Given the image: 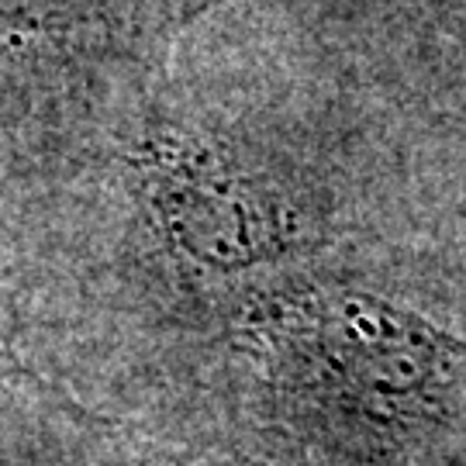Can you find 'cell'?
<instances>
[{"instance_id":"7a4b0ae2","label":"cell","mask_w":466,"mask_h":466,"mask_svg":"<svg viewBox=\"0 0 466 466\" xmlns=\"http://www.w3.org/2000/svg\"><path fill=\"white\" fill-rule=\"evenodd\" d=\"M228 0H0V66L46 80L149 63Z\"/></svg>"},{"instance_id":"6da1fadb","label":"cell","mask_w":466,"mask_h":466,"mask_svg":"<svg viewBox=\"0 0 466 466\" xmlns=\"http://www.w3.org/2000/svg\"><path fill=\"white\" fill-rule=\"evenodd\" d=\"M132 167L156 228L187 259L238 269L277 256V204L225 149L184 132H149Z\"/></svg>"}]
</instances>
